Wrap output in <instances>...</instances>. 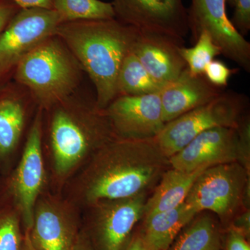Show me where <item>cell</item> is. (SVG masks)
<instances>
[{
    "label": "cell",
    "instance_id": "2",
    "mask_svg": "<svg viewBox=\"0 0 250 250\" xmlns=\"http://www.w3.org/2000/svg\"><path fill=\"white\" fill-rule=\"evenodd\" d=\"M139 29L113 18L62 23L56 30L95 90L98 107L105 109L117 98L122 62L132 48Z\"/></svg>",
    "mask_w": 250,
    "mask_h": 250
},
{
    "label": "cell",
    "instance_id": "22",
    "mask_svg": "<svg viewBox=\"0 0 250 250\" xmlns=\"http://www.w3.org/2000/svg\"><path fill=\"white\" fill-rule=\"evenodd\" d=\"M60 23L116 18L111 2L101 0H52Z\"/></svg>",
    "mask_w": 250,
    "mask_h": 250
},
{
    "label": "cell",
    "instance_id": "1",
    "mask_svg": "<svg viewBox=\"0 0 250 250\" xmlns=\"http://www.w3.org/2000/svg\"><path fill=\"white\" fill-rule=\"evenodd\" d=\"M170 166L155 138L117 137L100 148L83 182V195L90 203L144 193Z\"/></svg>",
    "mask_w": 250,
    "mask_h": 250
},
{
    "label": "cell",
    "instance_id": "3",
    "mask_svg": "<svg viewBox=\"0 0 250 250\" xmlns=\"http://www.w3.org/2000/svg\"><path fill=\"white\" fill-rule=\"evenodd\" d=\"M76 93L49 109L53 111L49 126L51 147L56 171L61 175L72 170L90 151L98 150L118 137L96 99L84 100Z\"/></svg>",
    "mask_w": 250,
    "mask_h": 250
},
{
    "label": "cell",
    "instance_id": "30",
    "mask_svg": "<svg viewBox=\"0 0 250 250\" xmlns=\"http://www.w3.org/2000/svg\"><path fill=\"white\" fill-rule=\"evenodd\" d=\"M10 1H13L21 9L38 8V9L53 10L52 0H10Z\"/></svg>",
    "mask_w": 250,
    "mask_h": 250
},
{
    "label": "cell",
    "instance_id": "19",
    "mask_svg": "<svg viewBox=\"0 0 250 250\" xmlns=\"http://www.w3.org/2000/svg\"><path fill=\"white\" fill-rule=\"evenodd\" d=\"M163 86L146 70L131 51L122 62L117 79V97L159 93Z\"/></svg>",
    "mask_w": 250,
    "mask_h": 250
},
{
    "label": "cell",
    "instance_id": "26",
    "mask_svg": "<svg viewBox=\"0 0 250 250\" xmlns=\"http://www.w3.org/2000/svg\"><path fill=\"white\" fill-rule=\"evenodd\" d=\"M237 70L229 68L223 62L213 59L206 66L204 75L212 84L225 88L230 77L236 73Z\"/></svg>",
    "mask_w": 250,
    "mask_h": 250
},
{
    "label": "cell",
    "instance_id": "28",
    "mask_svg": "<svg viewBox=\"0 0 250 250\" xmlns=\"http://www.w3.org/2000/svg\"><path fill=\"white\" fill-rule=\"evenodd\" d=\"M20 9L19 6L10 0H0V34Z\"/></svg>",
    "mask_w": 250,
    "mask_h": 250
},
{
    "label": "cell",
    "instance_id": "10",
    "mask_svg": "<svg viewBox=\"0 0 250 250\" xmlns=\"http://www.w3.org/2000/svg\"><path fill=\"white\" fill-rule=\"evenodd\" d=\"M105 111L115 133L123 139H154L166 125L160 92L137 96H118Z\"/></svg>",
    "mask_w": 250,
    "mask_h": 250
},
{
    "label": "cell",
    "instance_id": "13",
    "mask_svg": "<svg viewBox=\"0 0 250 250\" xmlns=\"http://www.w3.org/2000/svg\"><path fill=\"white\" fill-rule=\"evenodd\" d=\"M146 202L142 193L95 203V232L100 250H125L133 229L144 215Z\"/></svg>",
    "mask_w": 250,
    "mask_h": 250
},
{
    "label": "cell",
    "instance_id": "15",
    "mask_svg": "<svg viewBox=\"0 0 250 250\" xmlns=\"http://www.w3.org/2000/svg\"><path fill=\"white\" fill-rule=\"evenodd\" d=\"M210 83L205 75H192L188 67L160 91L163 118L167 123L205 104L225 91Z\"/></svg>",
    "mask_w": 250,
    "mask_h": 250
},
{
    "label": "cell",
    "instance_id": "31",
    "mask_svg": "<svg viewBox=\"0 0 250 250\" xmlns=\"http://www.w3.org/2000/svg\"><path fill=\"white\" fill-rule=\"evenodd\" d=\"M250 212L247 210L244 213L238 216L233 222L232 229L239 231L246 238L250 236Z\"/></svg>",
    "mask_w": 250,
    "mask_h": 250
},
{
    "label": "cell",
    "instance_id": "27",
    "mask_svg": "<svg viewBox=\"0 0 250 250\" xmlns=\"http://www.w3.org/2000/svg\"><path fill=\"white\" fill-rule=\"evenodd\" d=\"M239 141V161L250 173V121L246 115L237 128Z\"/></svg>",
    "mask_w": 250,
    "mask_h": 250
},
{
    "label": "cell",
    "instance_id": "34",
    "mask_svg": "<svg viewBox=\"0 0 250 250\" xmlns=\"http://www.w3.org/2000/svg\"><path fill=\"white\" fill-rule=\"evenodd\" d=\"M74 250H90V248L83 241H77L76 246Z\"/></svg>",
    "mask_w": 250,
    "mask_h": 250
},
{
    "label": "cell",
    "instance_id": "12",
    "mask_svg": "<svg viewBox=\"0 0 250 250\" xmlns=\"http://www.w3.org/2000/svg\"><path fill=\"white\" fill-rule=\"evenodd\" d=\"M238 161V131L231 127L204 131L169 158L171 167L187 172Z\"/></svg>",
    "mask_w": 250,
    "mask_h": 250
},
{
    "label": "cell",
    "instance_id": "8",
    "mask_svg": "<svg viewBox=\"0 0 250 250\" xmlns=\"http://www.w3.org/2000/svg\"><path fill=\"white\" fill-rule=\"evenodd\" d=\"M60 24L54 10L20 9L0 34V80L36 46L55 35Z\"/></svg>",
    "mask_w": 250,
    "mask_h": 250
},
{
    "label": "cell",
    "instance_id": "11",
    "mask_svg": "<svg viewBox=\"0 0 250 250\" xmlns=\"http://www.w3.org/2000/svg\"><path fill=\"white\" fill-rule=\"evenodd\" d=\"M45 170L42 152V112L39 111L28 134L22 158L11 183L15 202L29 231L38 197L43 185Z\"/></svg>",
    "mask_w": 250,
    "mask_h": 250
},
{
    "label": "cell",
    "instance_id": "5",
    "mask_svg": "<svg viewBox=\"0 0 250 250\" xmlns=\"http://www.w3.org/2000/svg\"><path fill=\"white\" fill-rule=\"evenodd\" d=\"M248 101L244 94L225 90L211 101L166 123L155 137L156 143L169 159L204 131L216 127L237 129L246 116Z\"/></svg>",
    "mask_w": 250,
    "mask_h": 250
},
{
    "label": "cell",
    "instance_id": "7",
    "mask_svg": "<svg viewBox=\"0 0 250 250\" xmlns=\"http://www.w3.org/2000/svg\"><path fill=\"white\" fill-rule=\"evenodd\" d=\"M226 0H191L187 9L189 32L195 44L207 33L227 58L250 72V42L235 28L227 13Z\"/></svg>",
    "mask_w": 250,
    "mask_h": 250
},
{
    "label": "cell",
    "instance_id": "18",
    "mask_svg": "<svg viewBox=\"0 0 250 250\" xmlns=\"http://www.w3.org/2000/svg\"><path fill=\"white\" fill-rule=\"evenodd\" d=\"M207 167L183 171L171 167L161 177L160 183L152 197L146 202L144 216L172 209L185 201L194 182Z\"/></svg>",
    "mask_w": 250,
    "mask_h": 250
},
{
    "label": "cell",
    "instance_id": "14",
    "mask_svg": "<svg viewBox=\"0 0 250 250\" xmlns=\"http://www.w3.org/2000/svg\"><path fill=\"white\" fill-rule=\"evenodd\" d=\"M184 41L172 36L139 31L131 52L151 75L163 87L173 82L187 67L179 53Z\"/></svg>",
    "mask_w": 250,
    "mask_h": 250
},
{
    "label": "cell",
    "instance_id": "29",
    "mask_svg": "<svg viewBox=\"0 0 250 250\" xmlns=\"http://www.w3.org/2000/svg\"><path fill=\"white\" fill-rule=\"evenodd\" d=\"M227 250H250V247L246 236L231 228L227 238Z\"/></svg>",
    "mask_w": 250,
    "mask_h": 250
},
{
    "label": "cell",
    "instance_id": "32",
    "mask_svg": "<svg viewBox=\"0 0 250 250\" xmlns=\"http://www.w3.org/2000/svg\"><path fill=\"white\" fill-rule=\"evenodd\" d=\"M125 250H152L145 243L141 237H138L131 241Z\"/></svg>",
    "mask_w": 250,
    "mask_h": 250
},
{
    "label": "cell",
    "instance_id": "20",
    "mask_svg": "<svg viewBox=\"0 0 250 250\" xmlns=\"http://www.w3.org/2000/svg\"><path fill=\"white\" fill-rule=\"evenodd\" d=\"M25 123V109L16 96L0 100V157L9 155L16 147Z\"/></svg>",
    "mask_w": 250,
    "mask_h": 250
},
{
    "label": "cell",
    "instance_id": "6",
    "mask_svg": "<svg viewBox=\"0 0 250 250\" xmlns=\"http://www.w3.org/2000/svg\"><path fill=\"white\" fill-rule=\"evenodd\" d=\"M249 174L238 162L210 166L197 177L184 202L198 213L210 210L228 218L243 202Z\"/></svg>",
    "mask_w": 250,
    "mask_h": 250
},
{
    "label": "cell",
    "instance_id": "33",
    "mask_svg": "<svg viewBox=\"0 0 250 250\" xmlns=\"http://www.w3.org/2000/svg\"><path fill=\"white\" fill-rule=\"evenodd\" d=\"M21 250H36L31 243L29 238V231H26L25 235L23 237L22 247Z\"/></svg>",
    "mask_w": 250,
    "mask_h": 250
},
{
    "label": "cell",
    "instance_id": "9",
    "mask_svg": "<svg viewBox=\"0 0 250 250\" xmlns=\"http://www.w3.org/2000/svg\"><path fill=\"white\" fill-rule=\"evenodd\" d=\"M116 19L140 31H153L184 41L188 34L183 0H112Z\"/></svg>",
    "mask_w": 250,
    "mask_h": 250
},
{
    "label": "cell",
    "instance_id": "24",
    "mask_svg": "<svg viewBox=\"0 0 250 250\" xmlns=\"http://www.w3.org/2000/svg\"><path fill=\"white\" fill-rule=\"evenodd\" d=\"M23 237L16 213L0 211V250H21Z\"/></svg>",
    "mask_w": 250,
    "mask_h": 250
},
{
    "label": "cell",
    "instance_id": "21",
    "mask_svg": "<svg viewBox=\"0 0 250 250\" xmlns=\"http://www.w3.org/2000/svg\"><path fill=\"white\" fill-rule=\"evenodd\" d=\"M167 250H220V236L210 217L202 216L179 233Z\"/></svg>",
    "mask_w": 250,
    "mask_h": 250
},
{
    "label": "cell",
    "instance_id": "23",
    "mask_svg": "<svg viewBox=\"0 0 250 250\" xmlns=\"http://www.w3.org/2000/svg\"><path fill=\"white\" fill-rule=\"evenodd\" d=\"M179 53L187 63L192 75H204L205 67L217 56L222 54L221 50L207 33L202 32L194 46L179 48Z\"/></svg>",
    "mask_w": 250,
    "mask_h": 250
},
{
    "label": "cell",
    "instance_id": "4",
    "mask_svg": "<svg viewBox=\"0 0 250 250\" xmlns=\"http://www.w3.org/2000/svg\"><path fill=\"white\" fill-rule=\"evenodd\" d=\"M14 71L16 82L27 88L40 108L46 110L76 93L84 72L56 35L29 52Z\"/></svg>",
    "mask_w": 250,
    "mask_h": 250
},
{
    "label": "cell",
    "instance_id": "17",
    "mask_svg": "<svg viewBox=\"0 0 250 250\" xmlns=\"http://www.w3.org/2000/svg\"><path fill=\"white\" fill-rule=\"evenodd\" d=\"M198 213L185 202L172 209L146 217L143 238L152 250H167Z\"/></svg>",
    "mask_w": 250,
    "mask_h": 250
},
{
    "label": "cell",
    "instance_id": "25",
    "mask_svg": "<svg viewBox=\"0 0 250 250\" xmlns=\"http://www.w3.org/2000/svg\"><path fill=\"white\" fill-rule=\"evenodd\" d=\"M233 9L231 21L242 36L248 35L250 30V0H226Z\"/></svg>",
    "mask_w": 250,
    "mask_h": 250
},
{
    "label": "cell",
    "instance_id": "16",
    "mask_svg": "<svg viewBox=\"0 0 250 250\" xmlns=\"http://www.w3.org/2000/svg\"><path fill=\"white\" fill-rule=\"evenodd\" d=\"M36 250H74L77 242L73 219L51 201L38 202L29 231Z\"/></svg>",
    "mask_w": 250,
    "mask_h": 250
}]
</instances>
